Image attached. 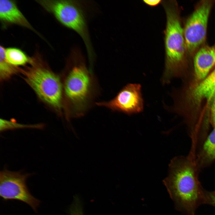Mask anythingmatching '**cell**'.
<instances>
[{"label":"cell","mask_w":215,"mask_h":215,"mask_svg":"<svg viewBox=\"0 0 215 215\" xmlns=\"http://www.w3.org/2000/svg\"><path fill=\"white\" fill-rule=\"evenodd\" d=\"M0 19L4 23L16 24L34 30L13 1L0 0Z\"/></svg>","instance_id":"cell-11"},{"label":"cell","mask_w":215,"mask_h":215,"mask_svg":"<svg viewBox=\"0 0 215 215\" xmlns=\"http://www.w3.org/2000/svg\"><path fill=\"white\" fill-rule=\"evenodd\" d=\"M69 215H83L81 203L79 199H74L70 208Z\"/></svg>","instance_id":"cell-16"},{"label":"cell","mask_w":215,"mask_h":215,"mask_svg":"<svg viewBox=\"0 0 215 215\" xmlns=\"http://www.w3.org/2000/svg\"><path fill=\"white\" fill-rule=\"evenodd\" d=\"M211 5L209 1L201 2L187 21L184 34L186 49L190 53L194 51L205 39Z\"/></svg>","instance_id":"cell-7"},{"label":"cell","mask_w":215,"mask_h":215,"mask_svg":"<svg viewBox=\"0 0 215 215\" xmlns=\"http://www.w3.org/2000/svg\"><path fill=\"white\" fill-rule=\"evenodd\" d=\"M214 47H215V46Z\"/></svg>","instance_id":"cell-20"},{"label":"cell","mask_w":215,"mask_h":215,"mask_svg":"<svg viewBox=\"0 0 215 215\" xmlns=\"http://www.w3.org/2000/svg\"><path fill=\"white\" fill-rule=\"evenodd\" d=\"M74 52L73 64L67 76L64 89L75 116L83 115L90 99L93 83L90 71L81 55Z\"/></svg>","instance_id":"cell-3"},{"label":"cell","mask_w":215,"mask_h":215,"mask_svg":"<svg viewBox=\"0 0 215 215\" xmlns=\"http://www.w3.org/2000/svg\"><path fill=\"white\" fill-rule=\"evenodd\" d=\"M166 8V59L161 78L162 83L164 85L169 84L171 79L178 74L187 49L184 31L177 13L170 5Z\"/></svg>","instance_id":"cell-2"},{"label":"cell","mask_w":215,"mask_h":215,"mask_svg":"<svg viewBox=\"0 0 215 215\" xmlns=\"http://www.w3.org/2000/svg\"><path fill=\"white\" fill-rule=\"evenodd\" d=\"M5 56L8 62L16 67L30 64L32 60V58L28 57L22 50L14 47L6 49Z\"/></svg>","instance_id":"cell-13"},{"label":"cell","mask_w":215,"mask_h":215,"mask_svg":"<svg viewBox=\"0 0 215 215\" xmlns=\"http://www.w3.org/2000/svg\"><path fill=\"white\" fill-rule=\"evenodd\" d=\"M169 174L164 180L170 196L179 209L193 215L197 207L205 203V193L199 181L200 171L195 159L188 154L171 160Z\"/></svg>","instance_id":"cell-1"},{"label":"cell","mask_w":215,"mask_h":215,"mask_svg":"<svg viewBox=\"0 0 215 215\" xmlns=\"http://www.w3.org/2000/svg\"><path fill=\"white\" fill-rule=\"evenodd\" d=\"M208 134L195 158L199 171L213 163L215 160V127Z\"/></svg>","instance_id":"cell-12"},{"label":"cell","mask_w":215,"mask_h":215,"mask_svg":"<svg viewBox=\"0 0 215 215\" xmlns=\"http://www.w3.org/2000/svg\"><path fill=\"white\" fill-rule=\"evenodd\" d=\"M207 203L215 207V191L205 193V203Z\"/></svg>","instance_id":"cell-18"},{"label":"cell","mask_w":215,"mask_h":215,"mask_svg":"<svg viewBox=\"0 0 215 215\" xmlns=\"http://www.w3.org/2000/svg\"><path fill=\"white\" fill-rule=\"evenodd\" d=\"M0 131L3 132L8 130H13L19 129L35 128L42 129L44 127L42 124L33 125H26L18 123L15 122L10 121L3 119H0Z\"/></svg>","instance_id":"cell-15"},{"label":"cell","mask_w":215,"mask_h":215,"mask_svg":"<svg viewBox=\"0 0 215 215\" xmlns=\"http://www.w3.org/2000/svg\"><path fill=\"white\" fill-rule=\"evenodd\" d=\"M144 2L146 4L151 6H156L160 3L161 0H144Z\"/></svg>","instance_id":"cell-19"},{"label":"cell","mask_w":215,"mask_h":215,"mask_svg":"<svg viewBox=\"0 0 215 215\" xmlns=\"http://www.w3.org/2000/svg\"><path fill=\"white\" fill-rule=\"evenodd\" d=\"M31 67L23 71L24 79L38 96L56 109L62 107V85L59 77L32 58Z\"/></svg>","instance_id":"cell-5"},{"label":"cell","mask_w":215,"mask_h":215,"mask_svg":"<svg viewBox=\"0 0 215 215\" xmlns=\"http://www.w3.org/2000/svg\"><path fill=\"white\" fill-rule=\"evenodd\" d=\"M30 174L4 169L0 172V196L5 200L15 199L28 205L36 212L40 201L30 192L26 181Z\"/></svg>","instance_id":"cell-6"},{"label":"cell","mask_w":215,"mask_h":215,"mask_svg":"<svg viewBox=\"0 0 215 215\" xmlns=\"http://www.w3.org/2000/svg\"><path fill=\"white\" fill-rule=\"evenodd\" d=\"M96 104L129 115L140 113L144 108L142 86L139 83H128L112 100Z\"/></svg>","instance_id":"cell-8"},{"label":"cell","mask_w":215,"mask_h":215,"mask_svg":"<svg viewBox=\"0 0 215 215\" xmlns=\"http://www.w3.org/2000/svg\"><path fill=\"white\" fill-rule=\"evenodd\" d=\"M190 96L193 104L195 105L204 100L208 104L211 103L215 96V68L193 88Z\"/></svg>","instance_id":"cell-10"},{"label":"cell","mask_w":215,"mask_h":215,"mask_svg":"<svg viewBox=\"0 0 215 215\" xmlns=\"http://www.w3.org/2000/svg\"><path fill=\"white\" fill-rule=\"evenodd\" d=\"M18 69L7 61L5 56V49L2 46L0 47V78L1 80L9 79L16 74Z\"/></svg>","instance_id":"cell-14"},{"label":"cell","mask_w":215,"mask_h":215,"mask_svg":"<svg viewBox=\"0 0 215 215\" xmlns=\"http://www.w3.org/2000/svg\"><path fill=\"white\" fill-rule=\"evenodd\" d=\"M215 64V47L205 46L197 52L194 59L195 73L196 78L202 80L209 74Z\"/></svg>","instance_id":"cell-9"},{"label":"cell","mask_w":215,"mask_h":215,"mask_svg":"<svg viewBox=\"0 0 215 215\" xmlns=\"http://www.w3.org/2000/svg\"><path fill=\"white\" fill-rule=\"evenodd\" d=\"M36 1L53 14L62 25L78 34L85 45L90 62H93L94 52L86 19L80 3L66 0H42Z\"/></svg>","instance_id":"cell-4"},{"label":"cell","mask_w":215,"mask_h":215,"mask_svg":"<svg viewBox=\"0 0 215 215\" xmlns=\"http://www.w3.org/2000/svg\"><path fill=\"white\" fill-rule=\"evenodd\" d=\"M211 103L210 121L212 126L214 128L215 127V96Z\"/></svg>","instance_id":"cell-17"}]
</instances>
